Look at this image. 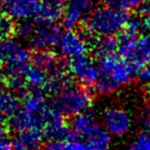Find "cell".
I'll list each match as a JSON object with an SVG mask.
<instances>
[{
	"label": "cell",
	"mask_w": 150,
	"mask_h": 150,
	"mask_svg": "<svg viewBox=\"0 0 150 150\" xmlns=\"http://www.w3.org/2000/svg\"><path fill=\"white\" fill-rule=\"evenodd\" d=\"M129 147L135 150H150V133L144 131L138 134Z\"/></svg>",
	"instance_id": "obj_23"
},
{
	"label": "cell",
	"mask_w": 150,
	"mask_h": 150,
	"mask_svg": "<svg viewBox=\"0 0 150 150\" xmlns=\"http://www.w3.org/2000/svg\"><path fill=\"white\" fill-rule=\"evenodd\" d=\"M147 96H148V98H149V100H150V86H149V88H148V91H147Z\"/></svg>",
	"instance_id": "obj_31"
},
{
	"label": "cell",
	"mask_w": 150,
	"mask_h": 150,
	"mask_svg": "<svg viewBox=\"0 0 150 150\" xmlns=\"http://www.w3.org/2000/svg\"><path fill=\"white\" fill-rule=\"evenodd\" d=\"M141 122L143 125L145 131L150 133V105H148L143 110L141 115Z\"/></svg>",
	"instance_id": "obj_27"
},
{
	"label": "cell",
	"mask_w": 150,
	"mask_h": 150,
	"mask_svg": "<svg viewBox=\"0 0 150 150\" xmlns=\"http://www.w3.org/2000/svg\"><path fill=\"white\" fill-rule=\"evenodd\" d=\"M0 63L4 66V78L13 91L24 90L25 75L32 65V54L18 39L0 38Z\"/></svg>",
	"instance_id": "obj_2"
},
{
	"label": "cell",
	"mask_w": 150,
	"mask_h": 150,
	"mask_svg": "<svg viewBox=\"0 0 150 150\" xmlns=\"http://www.w3.org/2000/svg\"><path fill=\"white\" fill-rule=\"evenodd\" d=\"M70 132L84 142L86 149L102 150L111 144V136L88 110L72 116Z\"/></svg>",
	"instance_id": "obj_5"
},
{
	"label": "cell",
	"mask_w": 150,
	"mask_h": 150,
	"mask_svg": "<svg viewBox=\"0 0 150 150\" xmlns=\"http://www.w3.org/2000/svg\"><path fill=\"white\" fill-rule=\"evenodd\" d=\"M11 148V139L8 132L2 127H0V150H6Z\"/></svg>",
	"instance_id": "obj_26"
},
{
	"label": "cell",
	"mask_w": 150,
	"mask_h": 150,
	"mask_svg": "<svg viewBox=\"0 0 150 150\" xmlns=\"http://www.w3.org/2000/svg\"><path fill=\"white\" fill-rule=\"evenodd\" d=\"M48 79H50V75L45 71L34 65H31L25 75V83L28 84L30 90L43 92L47 86Z\"/></svg>",
	"instance_id": "obj_18"
},
{
	"label": "cell",
	"mask_w": 150,
	"mask_h": 150,
	"mask_svg": "<svg viewBox=\"0 0 150 150\" xmlns=\"http://www.w3.org/2000/svg\"><path fill=\"white\" fill-rule=\"evenodd\" d=\"M58 109L46 101L42 91L30 90L24 96L23 104L9 115L8 125L13 131L38 129L42 131L45 123Z\"/></svg>",
	"instance_id": "obj_1"
},
{
	"label": "cell",
	"mask_w": 150,
	"mask_h": 150,
	"mask_svg": "<svg viewBox=\"0 0 150 150\" xmlns=\"http://www.w3.org/2000/svg\"><path fill=\"white\" fill-rule=\"evenodd\" d=\"M90 44L93 54L98 60L115 56L117 52V40L113 36H98Z\"/></svg>",
	"instance_id": "obj_17"
},
{
	"label": "cell",
	"mask_w": 150,
	"mask_h": 150,
	"mask_svg": "<svg viewBox=\"0 0 150 150\" xmlns=\"http://www.w3.org/2000/svg\"><path fill=\"white\" fill-rule=\"evenodd\" d=\"M137 77L140 83L144 86H150V63L140 66L137 72Z\"/></svg>",
	"instance_id": "obj_25"
},
{
	"label": "cell",
	"mask_w": 150,
	"mask_h": 150,
	"mask_svg": "<svg viewBox=\"0 0 150 150\" xmlns=\"http://www.w3.org/2000/svg\"><path fill=\"white\" fill-rule=\"evenodd\" d=\"M142 0H104L106 5H109L120 11H129L138 8Z\"/></svg>",
	"instance_id": "obj_22"
},
{
	"label": "cell",
	"mask_w": 150,
	"mask_h": 150,
	"mask_svg": "<svg viewBox=\"0 0 150 150\" xmlns=\"http://www.w3.org/2000/svg\"><path fill=\"white\" fill-rule=\"evenodd\" d=\"M32 65L45 71L48 75H52L61 70H64L65 64L59 61L58 57L50 50H36V54L32 56Z\"/></svg>",
	"instance_id": "obj_15"
},
{
	"label": "cell",
	"mask_w": 150,
	"mask_h": 150,
	"mask_svg": "<svg viewBox=\"0 0 150 150\" xmlns=\"http://www.w3.org/2000/svg\"><path fill=\"white\" fill-rule=\"evenodd\" d=\"M46 148L54 150H83L86 149V146L80 138L70 133L66 139L57 142H50L46 145Z\"/></svg>",
	"instance_id": "obj_19"
},
{
	"label": "cell",
	"mask_w": 150,
	"mask_h": 150,
	"mask_svg": "<svg viewBox=\"0 0 150 150\" xmlns=\"http://www.w3.org/2000/svg\"><path fill=\"white\" fill-rule=\"evenodd\" d=\"M15 21L8 16H0V38L11 36L15 32Z\"/></svg>",
	"instance_id": "obj_24"
},
{
	"label": "cell",
	"mask_w": 150,
	"mask_h": 150,
	"mask_svg": "<svg viewBox=\"0 0 150 150\" xmlns=\"http://www.w3.org/2000/svg\"><path fill=\"white\" fill-rule=\"evenodd\" d=\"M65 2L63 0H43L35 16V21L39 25L56 24L62 19Z\"/></svg>",
	"instance_id": "obj_13"
},
{
	"label": "cell",
	"mask_w": 150,
	"mask_h": 150,
	"mask_svg": "<svg viewBox=\"0 0 150 150\" xmlns=\"http://www.w3.org/2000/svg\"><path fill=\"white\" fill-rule=\"evenodd\" d=\"M127 61L135 67L150 63V34L138 37Z\"/></svg>",
	"instance_id": "obj_16"
},
{
	"label": "cell",
	"mask_w": 150,
	"mask_h": 150,
	"mask_svg": "<svg viewBox=\"0 0 150 150\" xmlns=\"http://www.w3.org/2000/svg\"><path fill=\"white\" fill-rule=\"evenodd\" d=\"M43 143L42 132L38 129H26L17 132L11 139V148L19 150L37 149Z\"/></svg>",
	"instance_id": "obj_14"
},
{
	"label": "cell",
	"mask_w": 150,
	"mask_h": 150,
	"mask_svg": "<svg viewBox=\"0 0 150 150\" xmlns=\"http://www.w3.org/2000/svg\"><path fill=\"white\" fill-rule=\"evenodd\" d=\"M61 28L57 24H45L36 27L35 31L29 38L30 44L35 50H50L56 46L61 35Z\"/></svg>",
	"instance_id": "obj_11"
},
{
	"label": "cell",
	"mask_w": 150,
	"mask_h": 150,
	"mask_svg": "<svg viewBox=\"0 0 150 150\" xmlns=\"http://www.w3.org/2000/svg\"><path fill=\"white\" fill-rule=\"evenodd\" d=\"M19 107V98L13 92H9V91L0 88V113L9 116Z\"/></svg>",
	"instance_id": "obj_20"
},
{
	"label": "cell",
	"mask_w": 150,
	"mask_h": 150,
	"mask_svg": "<svg viewBox=\"0 0 150 150\" xmlns=\"http://www.w3.org/2000/svg\"><path fill=\"white\" fill-rule=\"evenodd\" d=\"M35 23L31 20H24L19 21V24L15 27V32L17 36L21 39H29L32 36L33 32L35 31Z\"/></svg>",
	"instance_id": "obj_21"
},
{
	"label": "cell",
	"mask_w": 150,
	"mask_h": 150,
	"mask_svg": "<svg viewBox=\"0 0 150 150\" xmlns=\"http://www.w3.org/2000/svg\"><path fill=\"white\" fill-rule=\"evenodd\" d=\"M138 9H139V13H141L142 16L146 15V13H150V0H142L141 3L138 6Z\"/></svg>",
	"instance_id": "obj_28"
},
{
	"label": "cell",
	"mask_w": 150,
	"mask_h": 150,
	"mask_svg": "<svg viewBox=\"0 0 150 150\" xmlns=\"http://www.w3.org/2000/svg\"><path fill=\"white\" fill-rule=\"evenodd\" d=\"M68 69L73 77L84 86H94L98 79V65L86 54L71 60Z\"/></svg>",
	"instance_id": "obj_10"
},
{
	"label": "cell",
	"mask_w": 150,
	"mask_h": 150,
	"mask_svg": "<svg viewBox=\"0 0 150 150\" xmlns=\"http://www.w3.org/2000/svg\"><path fill=\"white\" fill-rule=\"evenodd\" d=\"M41 0H3L6 15L18 22L35 18Z\"/></svg>",
	"instance_id": "obj_12"
},
{
	"label": "cell",
	"mask_w": 150,
	"mask_h": 150,
	"mask_svg": "<svg viewBox=\"0 0 150 150\" xmlns=\"http://www.w3.org/2000/svg\"><path fill=\"white\" fill-rule=\"evenodd\" d=\"M88 37L81 35L73 29L61 32L56 46L61 57L66 60H73L86 54L88 50Z\"/></svg>",
	"instance_id": "obj_8"
},
{
	"label": "cell",
	"mask_w": 150,
	"mask_h": 150,
	"mask_svg": "<svg viewBox=\"0 0 150 150\" xmlns=\"http://www.w3.org/2000/svg\"><path fill=\"white\" fill-rule=\"evenodd\" d=\"M5 115H3L2 113H0V127H2L3 123H4Z\"/></svg>",
	"instance_id": "obj_30"
},
{
	"label": "cell",
	"mask_w": 150,
	"mask_h": 150,
	"mask_svg": "<svg viewBox=\"0 0 150 150\" xmlns=\"http://www.w3.org/2000/svg\"><path fill=\"white\" fill-rule=\"evenodd\" d=\"M2 1H3V0H0V4H1V3H2Z\"/></svg>",
	"instance_id": "obj_32"
},
{
	"label": "cell",
	"mask_w": 150,
	"mask_h": 150,
	"mask_svg": "<svg viewBox=\"0 0 150 150\" xmlns=\"http://www.w3.org/2000/svg\"><path fill=\"white\" fill-rule=\"evenodd\" d=\"M92 95L81 84L68 81L56 94L54 107L65 116H74L92 106Z\"/></svg>",
	"instance_id": "obj_6"
},
{
	"label": "cell",
	"mask_w": 150,
	"mask_h": 150,
	"mask_svg": "<svg viewBox=\"0 0 150 150\" xmlns=\"http://www.w3.org/2000/svg\"><path fill=\"white\" fill-rule=\"evenodd\" d=\"M129 18L127 11L109 5L96 7L84 21L86 33L92 36L118 35L125 29Z\"/></svg>",
	"instance_id": "obj_4"
},
{
	"label": "cell",
	"mask_w": 150,
	"mask_h": 150,
	"mask_svg": "<svg viewBox=\"0 0 150 150\" xmlns=\"http://www.w3.org/2000/svg\"><path fill=\"white\" fill-rule=\"evenodd\" d=\"M101 123L111 137L123 138L132 133L134 119L132 114L120 106H107L101 113Z\"/></svg>",
	"instance_id": "obj_7"
},
{
	"label": "cell",
	"mask_w": 150,
	"mask_h": 150,
	"mask_svg": "<svg viewBox=\"0 0 150 150\" xmlns=\"http://www.w3.org/2000/svg\"><path fill=\"white\" fill-rule=\"evenodd\" d=\"M136 67L123 58L116 54L99 60V76L94 86L96 92L102 96H110L133 81L136 75Z\"/></svg>",
	"instance_id": "obj_3"
},
{
	"label": "cell",
	"mask_w": 150,
	"mask_h": 150,
	"mask_svg": "<svg viewBox=\"0 0 150 150\" xmlns=\"http://www.w3.org/2000/svg\"><path fill=\"white\" fill-rule=\"evenodd\" d=\"M96 8V0H66L62 20L67 29H74L83 23Z\"/></svg>",
	"instance_id": "obj_9"
},
{
	"label": "cell",
	"mask_w": 150,
	"mask_h": 150,
	"mask_svg": "<svg viewBox=\"0 0 150 150\" xmlns=\"http://www.w3.org/2000/svg\"><path fill=\"white\" fill-rule=\"evenodd\" d=\"M142 24H143V28L147 29L150 32V13H146L143 16V19H142Z\"/></svg>",
	"instance_id": "obj_29"
}]
</instances>
